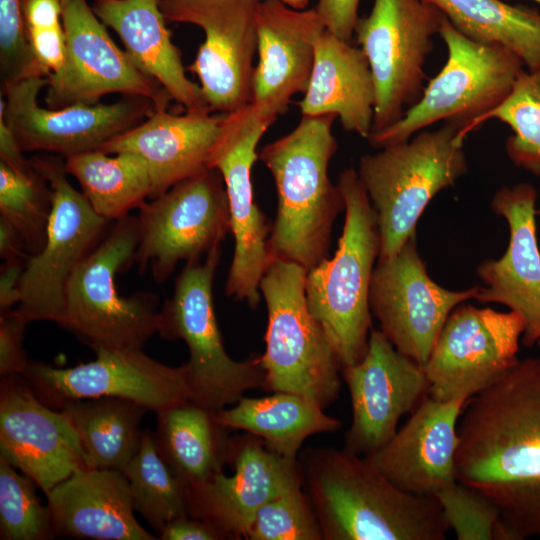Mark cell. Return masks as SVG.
Masks as SVG:
<instances>
[{
  "mask_svg": "<svg viewBox=\"0 0 540 540\" xmlns=\"http://www.w3.org/2000/svg\"><path fill=\"white\" fill-rule=\"evenodd\" d=\"M303 485L273 497L257 511L248 540H323L313 505Z\"/></svg>",
  "mask_w": 540,
  "mask_h": 540,
  "instance_id": "39",
  "label": "cell"
},
{
  "mask_svg": "<svg viewBox=\"0 0 540 540\" xmlns=\"http://www.w3.org/2000/svg\"><path fill=\"white\" fill-rule=\"evenodd\" d=\"M0 456V539L46 540L54 537L48 506L36 483Z\"/></svg>",
  "mask_w": 540,
  "mask_h": 540,
  "instance_id": "38",
  "label": "cell"
},
{
  "mask_svg": "<svg viewBox=\"0 0 540 540\" xmlns=\"http://www.w3.org/2000/svg\"><path fill=\"white\" fill-rule=\"evenodd\" d=\"M93 11L113 29L136 66L186 112L212 113L201 88L186 76L159 0H94Z\"/></svg>",
  "mask_w": 540,
  "mask_h": 540,
  "instance_id": "28",
  "label": "cell"
},
{
  "mask_svg": "<svg viewBox=\"0 0 540 540\" xmlns=\"http://www.w3.org/2000/svg\"><path fill=\"white\" fill-rule=\"evenodd\" d=\"M537 191L529 183L504 186L495 192L490 206L509 227V242L499 259L483 261L477 273L475 300L495 302L519 313L525 322L521 342L533 347L540 340V251L536 229Z\"/></svg>",
  "mask_w": 540,
  "mask_h": 540,
  "instance_id": "23",
  "label": "cell"
},
{
  "mask_svg": "<svg viewBox=\"0 0 540 540\" xmlns=\"http://www.w3.org/2000/svg\"><path fill=\"white\" fill-rule=\"evenodd\" d=\"M300 456L323 540L446 539L449 529L437 499L403 491L365 456L326 447Z\"/></svg>",
  "mask_w": 540,
  "mask_h": 540,
  "instance_id": "2",
  "label": "cell"
},
{
  "mask_svg": "<svg viewBox=\"0 0 540 540\" xmlns=\"http://www.w3.org/2000/svg\"><path fill=\"white\" fill-rule=\"evenodd\" d=\"M61 2L66 63L48 78L47 107L97 104L105 95L121 93L149 99L156 110L167 109L170 95L114 43L87 0Z\"/></svg>",
  "mask_w": 540,
  "mask_h": 540,
  "instance_id": "18",
  "label": "cell"
},
{
  "mask_svg": "<svg viewBox=\"0 0 540 540\" xmlns=\"http://www.w3.org/2000/svg\"><path fill=\"white\" fill-rule=\"evenodd\" d=\"M71 419L88 468L119 469L139 451L144 430L143 405L119 397H99L66 402L61 409Z\"/></svg>",
  "mask_w": 540,
  "mask_h": 540,
  "instance_id": "32",
  "label": "cell"
},
{
  "mask_svg": "<svg viewBox=\"0 0 540 540\" xmlns=\"http://www.w3.org/2000/svg\"><path fill=\"white\" fill-rule=\"evenodd\" d=\"M232 475L224 471L188 488V515L206 520L229 535L246 539L253 519L268 500L303 485L300 463L270 451L249 433L230 438Z\"/></svg>",
  "mask_w": 540,
  "mask_h": 540,
  "instance_id": "22",
  "label": "cell"
},
{
  "mask_svg": "<svg viewBox=\"0 0 540 540\" xmlns=\"http://www.w3.org/2000/svg\"><path fill=\"white\" fill-rule=\"evenodd\" d=\"M351 399L352 422L345 448L367 456L396 433L399 420L429 393L421 364L400 353L380 331L372 329L363 358L341 369Z\"/></svg>",
  "mask_w": 540,
  "mask_h": 540,
  "instance_id": "20",
  "label": "cell"
},
{
  "mask_svg": "<svg viewBox=\"0 0 540 540\" xmlns=\"http://www.w3.org/2000/svg\"><path fill=\"white\" fill-rule=\"evenodd\" d=\"M30 160L52 189L53 207L45 243L26 261L20 281L21 301L15 311L29 323H57L71 274L102 240L110 221L98 215L69 182L63 157L46 153Z\"/></svg>",
  "mask_w": 540,
  "mask_h": 540,
  "instance_id": "13",
  "label": "cell"
},
{
  "mask_svg": "<svg viewBox=\"0 0 540 540\" xmlns=\"http://www.w3.org/2000/svg\"><path fill=\"white\" fill-rule=\"evenodd\" d=\"M524 330V319L515 311L458 305L423 365L430 397L467 402L494 384L519 361Z\"/></svg>",
  "mask_w": 540,
  "mask_h": 540,
  "instance_id": "14",
  "label": "cell"
},
{
  "mask_svg": "<svg viewBox=\"0 0 540 540\" xmlns=\"http://www.w3.org/2000/svg\"><path fill=\"white\" fill-rule=\"evenodd\" d=\"M219 422L260 438L272 452L297 458L304 441L315 434L334 433L342 423L315 401L289 392L241 397L232 408L217 413Z\"/></svg>",
  "mask_w": 540,
  "mask_h": 540,
  "instance_id": "31",
  "label": "cell"
},
{
  "mask_svg": "<svg viewBox=\"0 0 540 540\" xmlns=\"http://www.w3.org/2000/svg\"><path fill=\"white\" fill-rule=\"evenodd\" d=\"M458 432L457 481L493 503L505 540L540 538V356L470 398Z\"/></svg>",
  "mask_w": 540,
  "mask_h": 540,
  "instance_id": "1",
  "label": "cell"
},
{
  "mask_svg": "<svg viewBox=\"0 0 540 540\" xmlns=\"http://www.w3.org/2000/svg\"><path fill=\"white\" fill-rule=\"evenodd\" d=\"M360 0H318L314 7L327 30L350 42L358 21Z\"/></svg>",
  "mask_w": 540,
  "mask_h": 540,
  "instance_id": "44",
  "label": "cell"
},
{
  "mask_svg": "<svg viewBox=\"0 0 540 540\" xmlns=\"http://www.w3.org/2000/svg\"><path fill=\"white\" fill-rule=\"evenodd\" d=\"M94 352V360L68 368L30 360L23 375L38 399L56 410L73 400L119 397L156 413L191 399L184 365H165L142 349L97 348Z\"/></svg>",
  "mask_w": 540,
  "mask_h": 540,
  "instance_id": "17",
  "label": "cell"
},
{
  "mask_svg": "<svg viewBox=\"0 0 540 540\" xmlns=\"http://www.w3.org/2000/svg\"><path fill=\"white\" fill-rule=\"evenodd\" d=\"M479 286L452 291L428 275L416 235L394 255L378 258L370 288V309L380 331L402 354L422 366L450 313L475 299Z\"/></svg>",
  "mask_w": 540,
  "mask_h": 540,
  "instance_id": "19",
  "label": "cell"
},
{
  "mask_svg": "<svg viewBox=\"0 0 540 540\" xmlns=\"http://www.w3.org/2000/svg\"><path fill=\"white\" fill-rule=\"evenodd\" d=\"M113 227L71 274L57 324L91 349H142L158 330V297L150 292L121 296L116 276L135 262L138 217Z\"/></svg>",
  "mask_w": 540,
  "mask_h": 540,
  "instance_id": "6",
  "label": "cell"
},
{
  "mask_svg": "<svg viewBox=\"0 0 540 540\" xmlns=\"http://www.w3.org/2000/svg\"><path fill=\"white\" fill-rule=\"evenodd\" d=\"M466 37L502 46L528 71L540 70V12L501 0H427Z\"/></svg>",
  "mask_w": 540,
  "mask_h": 540,
  "instance_id": "34",
  "label": "cell"
},
{
  "mask_svg": "<svg viewBox=\"0 0 540 540\" xmlns=\"http://www.w3.org/2000/svg\"><path fill=\"white\" fill-rule=\"evenodd\" d=\"M507 124L505 149L512 163L540 177V70H523L509 96L483 119Z\"/></svg>",
  "mask_w": 540,
  "mask_h": 540,
  "instance_id": "37",
  "label": "cell"
},
{
  "mask_svg": "<svg viewBox=\"0 0 540 540\" xmlns=\"http://www.w3.org/2000/svg\"><path fill=\"white\" fill-rule=\"evenodd\" d=\"M307 270L272 258L259 285L267 308L263 388L306 397L327 408L341 390L342 366L305 294Z\"/></svg>",
  "mask_w": 540,
  "mask_h": 540,
  "instance_id": "7",
  "label": "cell"
},
{
  "mask_svg": "<svg viewBox=\"0 0 540 540\" xmlns=\"http://www.w3.org/2000/svg\"><path fill=\"white\" fill-rule=\"evenodd\" d=\"M465 403L425 397L395 435L366 459L403 491L435 497L457 481L458 424Z\"/></svg>",
  "mask_w": 540,
  "mask_h": 540,
  "instance_id": "24",
  "label": "cell"
},
{
  "mask_svg": "<svg viewBox=\"0 0 540 540\" xmlns=\"http://www.w3.org/2000/svg\"><path fill=\"white\" fill-rule=\"evenodd\" d=\"M287 6L297 9V10H304L307 8L310 0H280Z\"/></svg>",
  "mask_w": 540,
  "mask_h": 540,
  "instance_id": "49",
  "label": "cell"
},
{
  "mask_svg": "<svg viewBox=\"0 0 540 540\" xmlns=\"http://www.w3.org/2000/svg\"><path fill=\"white\" fill-rule=\"evenodd\" d=\"M138 210L135 262L141 271L149 267L158 283L166 281L180 261H202L230 232L224 181L211 167L145 201Z\"/></svg>",
  "mask_w": 540,
  "mask_h": 540,
  "instance_id": "12",
  "label": "cell"
},
{
  "mask_svg": "<svg viewBox=\"0 0 540 540\" xmlns=\"http://www.w3.org/2000/svg\"><path fill=\"white\" fill-rule=\"evenodd\" d=\"M161 540H225L231 539L216 525L188 514L167 523L157 534Z\"/></svg>",
  "mask_w": 540,
  "mask_h": 540,
  "instance_id": "45",
  "label": "cell"
},
{
  "mask_svg": "<svg viewBox=\"0 0 540 540\" xmlns=\"http://www.w3.org/2000/svg\"><path fill=\"white\" fill-rule=\"evenodd\" d=\"M217 413L191 399L156 412V448L188 488L207 482L228 464L230 437Z\"/></svg>",
  "mask_w": 540,
  "mask_h": 540,
  "instance_id": "30",
  "label": "cell"
},
{
  "mask_svg": "<svg viewBox=\"0 0 540 540\" xmlns=\"http://www.w3.org/2000/svg\"><path fill=\"white\" fill-rule=\"evenodd\" d=\"M438 34L447 48L445 65L400 120L371 133L367 140L373 147L381 149L409 140L438 121L468 134L509 96L524 70L516 54L466 37L445 16Z\"/></svg>",
  "mask_w": 540,
  "mask_h": 540,
  "instance_id": "8",
  "label": "cell"
},
{
  "mask_svg": "<svg viewBox=\"0 0 540 540\" xmlns=\"http://www.w3.org/2000/svg\"><path fill=\"white\" fill-rule=\"evenodd\" d=\"M466 135L445 123L360 159L358 177L378 220V258L394 255L415 236L417 222L430 201L467 172Z\"/></svg>",
  "mask_w": 540,
  "mask_h": 540,
  "instance_id": "5",
  "label": "cell"
},
{
  "mask_svg": "<svg viewBox=\"0 0 540 540\" xmlns=\"http://www.w3.org/2000/svg\"><path fill=\"white\" fill-rule=\"evenodd\" d=\"M31 164L17 170L0 162V217L20 233L29 255H34L46 240L53 194L47 179Z\"/></svg>",
  "mask_w": 540,
  "mask_h": 540,
  "instance_id": "36",
  "label": "cell"
},
{
  "mask_svg": "<svg viewBox=\"0 0 540 540\" xmlns=\"http://www.w3.org/2000/svg\"><path fill=\"white\" fill-rule=\"evenodd\" d=\"M276 119L252 103L226 113L208 162L223 178L234 238L225 293L251 308L262 297L259 285L271 261L268 239L272 227L255 202L252 169L258 143Z\"/></svg>",
  "mask_w": 540,
  "mask_h": 540,
  "instance_id": "10",
  "label": "cell"
},
{
  "mask_svg": "<svg viewBox=\"0 0 540 540\" xmlns=\"http://www.w3.org/2000/svg\"><path fill=\"white\" fill-rule=\"evenodd\" d=\"M29 256L20 233L9 222L0 217V257L2 261H26Z\"/></svg>",
  "mask_w": 540,
  "mask_h": 540,
  "instance_id": "47",
  "label": "cell"
},
{
  "mask_svg": "<svg viewBox=\"0 0 540 540\" xmlns=\"http://www.w3.org/2000/svg\"><path fill=\"white\" fill-rule=\"evenodd\" d=\"M0 76L1 87L30 77H46L27 40L22 0H0Z\"/></svg>",
  "mask_w": 540,
  "mask_h": 540,
  "instance_id": "42",
  "label": "cell"
},
{
  "mask_svg": "<svg viewBox=\"0 0 540 540\" xmlns=\"http://www.w3.org/2000/svg\"><path fill=\"white\" fill-rule=\"evenodd\" d=\"M326 29L315 8L297 10L280 0H262L257 13V54L251 102L276 117L291 98L305 93L316 41Z\"/></svg>",
  "mask_w": 540,
  "mask_h": 540,
  "instance_id": "25",
  "label": "cell"
},
{
  "mask_svg": "<svg viewBox=\"0 0 540 540\" xmlns=\"http://www.w3.org/2000/svg\"><path fill=\"white\" fill-rule=\"evenodd\" d=\"M375 87L368 60L357 48L325 29L316 41L301 114H332L344 130L368 139L373 127Z\"/></svg>",
  "mask_w": 540,
  "mask_h": 540,
  "instance_id": "29",
  "label": "cell"
},
{
  "mask_svg": "<svg viewBox=\"0 0 540 540\" xmlns=\"http://www.w3.org/2000/svg\"><path fill=\"white\" fill-rule=\"evenodd\" d=\"M262 0H159L167 22L199 27L205 40L188 70L197 75L212 113L251 102L257 13Z\"/></svg>",
  "mask_w": 540,
  "mask_h": 540,
  "instance_id": "16",
  "label": "cell"
},
{
  "mask_svg": "<svg viewBox=\"0 0 540 540\" xmlns=\"http://www.w3.org/2000/svg\"><path fill=\"white\" fill-rule=\"evenodd\" d=\"M533 1H535V2H537V3H539V4H540V0H533Z\"/></svg>",
  "mask_w": 540,
  "mask_h": 540,
  "instance_id": "51",
  "label": "cell"
},
{
  "mask_svg": "<svg viewBox=\"0 0 540 540\" xmlns=\"http://www.w3.org/2000/svg\"><path fill=\"white\" fill-rule=\"evenodd\" d=\"M536 345H537V346L539 347V349H540V340L537 342Z\"/></svg>",
  "mask_w": 540,
  "mask_h": 540,
  "instance_id": "50",
  "label": "cell"
},
{
  "mask_svg": "<svg viewBox=\"0 0 540 540\" xmlns=\"http://www.w3.org/2000/svg\"><path fill=\"white\" fill-rule=\"evenodd\" d=\"M27 261V260H26ZM26 261L3 262L0 270V315L21 301L20 281Z\"/></svg>",
  "mask_w": 540,
  "mask_h": 540,
  "instance_id": "46",
  "label": "cell"
},
{
  "mask_svg": "<svg viewBox=\"0 0 540 540\" xmlns=\"http://www.w3.org/2000/svg\"><path fill=\"white\" fill-rule=\"evenodd\" d=\"M337 185L345 220L336 252L307 271V306L325 332L342 368L366 353L372 328L370 288L380 250L376 212L354 168Z\"/></svg>",
  "mask_w": 540,
  "mask_h": 540,
  "instance_id": "4",
  "label": "cell"
},
{
  "mask_svg": "<svg viewBox=\"0 0 540 540\" xmlns=\"http://www.w3.org/2000/svg\"><path fill=\"white\" fill-rule=\"evenodd\" d=\"M225 115L192 112L175 115L167 109L156 110L99 150L107 154L132 152L142 156L150 170L152 199L208 167Z\"/></svg>",
  "mask_w": 540,
  "mask_h": 540,
  "instance_id": "26",
  "label": "cell"
},
{
  "mask_svg": "<svg viewBox=\"0 0 540 540\" xmlns=\"http://www.w3.org/2000/svg\"><path fill=\"white\" fill-rule=\"evenodd\" d=\"M332 114L302 115L296 127L258 153L273 176L277 209L268 239L271 259L307 271L327 258L337 216L345 209L338 185L328 176L337 150Z\"/></svg>",
  "mask_w": 540,
  "mask_h": 540,
  "instance_id": "3",
  "label": "cell"
},
{
  "mask_svg": "<svg viewBox=\"0 0 540 540\" xmlns=\"http://www.w3.org/2000/svg\"><path fill=\"white\" fill-rule=\"evenodd\" d=\"M54 536L97 540H155L134 515L122 470L83 468L47 495Z\"/></svg>",
  "mask_w": 540,
  "mask_h": 540,
  "instance_id": "27",
  "label": "cell"
},
{
  "mask_svg": "<svg viewBox=\"0 0 540 540\" xmlns=\"http://www.w3.org/2000/svg\"><path fill=\"white\" fill-rule=\"evenodd\" d=\"M28 323L15 309L0 315V377L23 375L27 368L23 340Z\"/></svg>",
  "mask_w": 540,
  "mask_h": 540,
  "instance_id": "43",
  "label": "cell"
},
{
  "mask_svg": "<svg viewBox=\"0 0 540 540\" xmlns=\"http://www.w3.org/2000/svg\"><path fill=\"white\" fill-rule=\"evenodd\" d=\"M0 456L30 477L45 495L87 468L69 416L40 401L24 375L1 377Z\"/></svg>",
  "mask_w": 540,
  "mask_h": 540,
  "instance_id": "21",
  "label": "cell"
},
{
  "mask_svg": "<svg viewBox=\"0 0 540 540\" xmlns=\"http://www.w3.org/2000/svg\"><path fill=\"white\" fill-rule=\"evenodd\" d=\"M443 18L427 0H374L371 12L358 19L354 35L375 87L371 133L396 123L419 100L424 64Z\"/></svg>",
  "mask_w": 540,
  "mask_h": 540,
  "instance_id": "11",
  "label": "cell"
},
{
  "mask_svg": "<svg viewBox=\"0 0 540 540\" xmlns=\"http://www.w3.org/2000/svg\"><path fill=\"white\" fill-rule=\"evenodd\" d=\"M65 169L77 179L94 211L108 221L130 215L151 197L149 166L136 153L82 152L65 158Z\"/></svg>",
  "mask_w": 540,
  "mask_h": 540,
  "instance_id": "33",
  "label": "cell"
},
{
  "mask_svg": "<svg viewBox=\"0 0 540 540\" xmlns=\"http://www.w3.org/2000/svg\"><path fill=\"white\" fill-rule=\"evenodd\" d=\"M221 255L220 247L203 261L185 263L171 297L159 310L157 330L166 340L184 341L191 400L216 412L235 404L246 391L263 387L265 379L260 356L237 361L224 348L213 300Z\"/></svg>",
  "mask_w": 540,
  "mask_h": 540,
  "instance_id": "9",
  "label": "cell"
},
{
  "mask_svg": "<svg viewBox=\"0 0 540 540\" xmlns=\"http://www.w3.org/2000/svg\"><path fill=\"white\" fill-rule=\"evenodd\" d=\"M435 498L447 528L458 540H505L497 508L478 491L456 481Z\"/></svg>",
  "mask_w": 540,
  "mask_h": 540,
  "instance_id": "40",
  "label": "cell"
},
{
  "mask_svg": "<svg viewBox=\"0 0 540 540\" xmlns=\"http://www.w3.org/2000/svg\"><path fill=\"white\" fill-rule=\"evenodd\" d=\"M47 85V77H30L1 87L0 116L24 153L68 158L97 150L156 111L152 101L139 96H124L112 104L42 107L38 96Z\"/></svg>",
  "mask_w": 540,
  "mask_h": 540,
  "instance_id": "15",
  "label": "cell"
},
{
  "mask_svg": "<svg viewBox=\"0 0 540 540\" xmlns=\"http://www.w3.org/2000/svg\"><path fill=\"white\" fill-rule=\"evenodd\" d=\"M0 162L17 170L29 168L31 160L24 156L12 131L0 116Z\"/></svg>",
  "mask_w": 540,
  "mask_h": 540,
  "instance_id": "48",
  "label": "cell"
},
{
  "mask_svg": "<svg viewBox=\"0 0 540 540\" xmlns=\"http://www.w3.org/2000/svg\"><path fill=\"white\" fill-rule=\"evenodd\" d=\"M122 471L135 511L157 534L173 519L188 514V487L160 456L151 431L144 430L139 451Z\"/></svg>",
  "mask_w": 540,
  "mask_h": 540,
  "instance_id": "35",
  "label": "cell"
},
{
  "mask_svg": "<svg viewBox=\"0 0 540 540\" xmlns=\"http://www.w3.org/2000/svg\"><path fill=\"white\" fill-rule=\"evenodd\" d=\"M27 40L46 77L59 74L66 63V36L61 0H22Z\"/></svg>",
  "mask_w": 540,
  "mask_h": 540,
  "instance_id": "41",
  "label": "cell"
}]
</instances>
